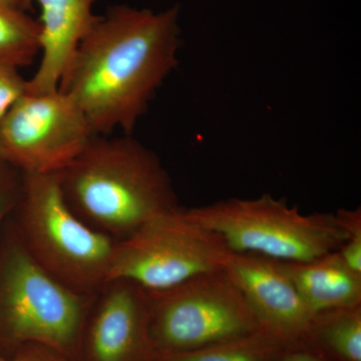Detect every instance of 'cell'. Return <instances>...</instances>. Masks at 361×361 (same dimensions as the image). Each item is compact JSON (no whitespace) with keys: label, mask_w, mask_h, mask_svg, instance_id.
Returning <instances> with one entry per match:
<instances>
[{"label":"cell","mask_w":361,"mask_h":361,"mask_svg":"<svg viewBox=\"0 0 361 361\" xmlns=\"http://www.w3.org/2000/svg\"><path fill=\"white\" fill-rule=\"evenodd\" d=\"M0 361H8V360H6V358H4V356H2L1 353H0Z\"/></svg>","instance_id":"22"},{"label":"cell","mask_w":361,"mask_h":361,"mask_svg":"<svg viewBox=\"0 0 361 361\" xmlns=\"http://www.w3.org/2000/svg\"><path fill=\"white\" fill-rule=\"evenodd\" d=\"M187 213L202 227L220 235L235 253L286 262L308 261L337 251L348 238L336 214L306 215L270 194L221 200L187 209Z\"/></svg>","instance_id":"4"},{"label":"cell","mask_w":361,"mask_h":361,"mask_svg":"<svg viewBox=\"0 0 361 361\" xmlns=\"http://www.w3.org/2000/svg\"><path fill=\"white\" fill-rule=\"evenodd\" d=\"M251 334L208 348L164 356L157 361H264V351L252 343Z\"/></svg>","instance_id":"15"},{"label":"cell","mask_w":361,"mask_h":361,"mask_svg":"<svg viewBox=\"0 0 361 361\" xmlns=\"http://www.w3.org/2000/svg\"><path fill=\"white\" fill-rule=\"evenodd\" d=\"M39 23L27 11L0 1V63L20 70L39 54Z\"/></svg>","instance_id":"13"},{"label":"cell","mask_w":361,"mask_h":361,"mask_svg":"<svg viewBox=\"0 0 361 361\" xmlns=\"http://www.w3.org/2000/svg\"><path fill=\"white\" fill-rule=\"evenodd\" d=\"M224 270L245 297L262 331L289 338L311 329L315 315L280 261L233 252Z\"/></svg>","instance_id":"10"},{"label":"cell","mask_w":361,"mask_h":361,"mask_svg":"<svg viewBox=\"0 0 361 361\" xmlns=\"http://www.w3.org/2000/svg\"><path fill=\"white\" fill-rule=\"evenodd\" d=\"M323 343L345 361H361V305L315 315Z\"/></svg>","instance_id":"14"},{"label":"cell","mask_w":361,"mask_h":361,"mask_svg":"<svg viewBox=\"0 0 361 361\" xmlns=\"http://www.w3.org/2000/svg\"><path fill=\"white\" fill-rule=\"evenodd\" d=\"M0 260V327L21 344L68 355L77 348L96 294L75 290L44 269L18 235Z\"/></svg>","instance_id":"5"},{"label":"cell","mask_w":361,"mask_h":361,"mask_svg":"<svg viewBox=\"0 0 361 361\" xmlns=\"http://www.w3.org/2000/svg\"><path fill=\"white\" fill-rule=\"evenodd\" d=\"M59 177L73 212L116 241L179 206L160 158L132 135H94Z\"/></svg>","instance_id":"2"},{"label":"cell","mask_w":361,"mask_h":361,"mask_svg":"<svg viewBox=\"0 0 361 361\" xmlns=\"http://www.w3.org/2000/svg\"><path fill=\"white\" fill-rule=\"evenodd\" d=\"M180 7H109L80 42L59 90L73 99L94 134L132 135L157 90L178 66Z\"/></svg>","instance_id":"1"},{"label":"cell","mask_w":361,"mask_h":361,"mask_svg":"<svg viewBox=\"0 0 361 361\" xmlns=\"http://www.w3.org/2000/svg\"><path fill=\"white\" fill-rule=\"evenodd\" d=\"M0 1L25 11H27L32 6L30 0H0Z\"/></svg>","instance_id":"21"},{"label":"cell","mask_w":361,"mask_h":361,"mask_svg":"<svg viewBox=\"0 0 361 361\" xmlns=\"http://www.w3.org/2000/svg\"><path fill=\"white\" fill-rule=\"evenodd\" d=\"M283 361H324L320 358L315 357V356L308 355V353H292V355H287Z\"/></svg>","instance_id":"20"},{"label":"cell","mask_w":361,"mask_h":361,"mask_svg":"<svg viewBox=\"0 0 361 361\" xmlns=\"http://www.w3.org/2000/svg\"><path fill=\"white\" fill-rule=\"evenodd\" d=\"M8 361H68L66 355L40 344H23L13 360Z\"/></svg>","instance_id":"19"},{"label":"cell","mask_w":361,"mask_h":361,"mask_svg":"<svg viewBox=\"0 0 361 361\" xmlns=\"http://www.w3.org/2000/svg\"><path fill=\"white\" fill-rule=\"evenodd\" d=\"M339 224L348 233V241L338 249L339 255L346 265L361 274V210L339 209L336 213Z\"/></svg>","instance_id":"16"},{"label":"cell","mask_w":361,"mask_h":361,"mask_svg":"<svg viewBox=\"0 0 361 361\" xmlns=\"http://www.w3.org/2000/svg\"><path fill=\"white\" fill-rule=\"evenodd\" d=\"M232 253L220 235L178 206L116 241L109 281L129 280L148 291L164 290L197 275L224 270Z\"/></svg>","instance_id":"7"},{"label":"cell","mask_w":361,"mask_h":361,"mask_svg":"<svg viewBox=\"0 0 361 361\" xmlns=\"http://www.w3.org/2000/svg\"><path fill=\"white\" fill-rule=\"evenodd\" d=\"M23 174L0 161V224L20 200Z\"/></svg>","instance_id":"18"},{"label":"cell","mask_w":361,"mask_h":361,"mask_svg":"<svg viewBox=\"0 0 361 361\" xmlns=\"http://www.w3.org/2000/svg\"><path fill=\"white\" fill-rule=\"evenodd\" d=\"M148 292L149 336L158 358L208 348L261 330L245 297L225 270L204 273L170 288Z\"/></svg>","instance_id":"6"},{"label":"cell","mask_w":361,"mask_h":361,"mask_svg":"<svg viewBox=\"0 0 361 361\" xmlns=\"http://www.w3.org/2000/svg\"><path fill=\"white\" fill-rule=\"evenodd\" d=\"M39 7V68L27 80L26 92L47 94L59 90L61 78L99 16L97 0H30Z\"/></svg>","instance_id":"11"},{"label":"cell","mask_w":361,"mask_h":361,"mask_svg":"<svg viewBox=\"0 0 361 361\" xmlns=\"http://www.w3.org/2000/svg\"><path fill=\"white\" fill-rule=\"evenodd\" d=\"M27 80L18 68L0 63V118L26 92Z\"/></svg>","instance_id":"17"},{"label":"cell","mask_w":361,"mask_h":361,"mask_svg":"<svg viewBox=\"0 0 361 361\" xmlns=\"http://www.w3.org/2000/svg\"><path fill=\"white\" fill-rule=\"evenodd\" d=\"M94 135L65 92H25L0 118V161L23 175L58 174Z\"/></svg>","instance_id":"8"},{"label":"cell","mask_w":361,"mask_h":361,"mask_svg":"<svg viewBox=\"0 0 361 361\" xmlns=\"http://www.w3.org/2000/svg\"><path fill=\"white\" fill-rule=\"evenodd\" d=\"M18 236L52 276L75 290L97 294L109 281L116 241L73 212L58 174L23 175Z\"/></svg>","instance_id":"3"},{"label":"cell","mask_w":361,"mask_h":361,"mask_svg":"<svg viewBox=\"0 0 361 361\" xmlns=\"http://www.w3.org/2000/svg\"><path fill=\"white\" fill-rule=\"evenodd\" d=\"M280 264L313 314L361 305V274L344 263L338 251Z\"/></svg>","instance_id":"12"},{"label":"cell","mask_w":361,"mask_h":361,"mask_svg":"<svg viewBox=\"0 0 361 361\" xmlns=\"http://www.w3.org/2000/svg\"><path fill=\"white\" fill-rule=\"evenodd\" d=\"M148 290L129 280L114 279L90 306L87 336L89 361H144L153 355Z\"/></svg>","instance_id":"9"}]
</instances>
